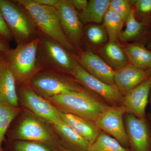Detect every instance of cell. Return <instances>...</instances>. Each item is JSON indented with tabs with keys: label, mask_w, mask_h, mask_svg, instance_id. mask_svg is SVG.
<instances>
[{
	"label": "cell",
	"mask_w": 151,
	"mask_h": 151,
	"mask_svg": "<svg viewBox=\"0 0 151 151\" xmlns=\"http://www.w3.org/2000/svg\"><path fill=\"white\" fill-rule=\"evenodd\" d=\"M46 99L60 112L94 122L110 106L97 94L84 88Z\"/></svg>",
	"instance_id": "obj_1"
},
{
	"label": "cell",
	"mask_w": 151,
	"mask_h": 151,
	"mask_svg": "<svg viewBox=\"0 0 151 151\" xmlns=\"http://www.w3.org/2000/svg\"><path fill=\"white\" fill-rule=\"evenodd\" d=\"M38 37L28 43L17 45L4 52L17 86L28 83L36 73L43 69L38 58Z\"/></svg>",
	"instance_id": "obj_2"
},
{
	"label": "cell",
	"mask_w": 151,
	"mask_h": 151,
	"mask_svg": "<svg viewBox=\"0 0 151 151\" xmlns=\"http://www.w3.org/2000/svg\"><path fill=\"white\" fill-rule=\"evenodd\" d=\"M17 1L29 12L38 32L56 41L68 51L77 56V51L63 31L55 8L38 4L33 0Z\"/></svg>",
	"instance_id": "obj_3"
},
{
	"label": "cell",
	"mask_w": 151,
	"mask_h": 151,
	"mask_svg": "<svg viewBox=\"0 0 151 151\" xmlns=\"http://www.w3.org/2000/svg\"><path fill=\"white\" fill-rule=\"evenodd\" d=\"M0 9L17 45L37 38L38 30L29 12L17 0H0Z\"/></svg>",
	"instance_id": "obj_4"
},
{
	"label": "cell",
	"mask_w": 151,
	"mask_h": 151,
	"mask_svg": "<svg viewBox=\"0 0 151 151\" xmlns=\"http://www.w3.org/2000/svg\"><path fill=\"white\" fill-rule=\"evenodd\" d=\"M11 141H35L55 147H60L59 139L52 125L45 120L25 110L14 129L11 132Z\"/></svg>",
	"instance_id": "obj_5"
},
{
	"label": "cell",
	"mask_w": 151,
	"mask_h": 151,
	"mask_svg": "<svg viewBox=\"0 0 151 151\" xmlns=\"http://www.w3.org/2000/svg\"><path fill=\"white\" fill-rule=\"evenodd\" d=\"M38 37L40 40L38 58L41 66L73 76L78 64L77 56L39 32Z\"/></svg>",
	"instance_id": "obj_6"
},
{
	"label": "cell",
	"mask_w": 151,
	"mask_h": 151,
	"mask_svg": "<svg viewBox=\"0 0 151 151\" xmlns=\"http://www.w3.org/2000/svg\"><path fill=\"white\" fill-rule=\"evenodd\" d=\"M55 70L43 68L31 78L28 84L40 96L49 98L81 90L84 87L74 78Z\"/></svg>",
	"instance_id": "obj_7"
},
{
	"label": "cell",
	"mask_w": 151,
	"mask_h": 151,
	"mask_svg": "<svg viewBox=\"0 0 151 151\" xmlns=\"http://www.w3.org/2000/svg\"><path fill=\"white\" fill-rule=\"evenodd\" d=\"M19 103L25 108L52 125H60L63 121L59 111L48 100L40 96L28 83L17 86Z\"/></svg>",
	"instance_id": "obj_8"
},
{
	"label": "cell",
	"mask_w": 151,
	"mask_h": 151,
	"mask_svg": "<svg viewBox=\"0 0 151 151\" xmlns=\"http://www.w3.org/2000/svg\"><path fill=\"white\" fill-rule=\"evenodd\" d=\"M78 84L101 97L110 106L121 105L124 95L116 85H109L93 77L78 64L73 75Z\"/></svg>",
	"instance_id": "obj_9"
},
{
	"label": "cell",
	"mask_w": 151,
	"mask_h": 151,
	"mask_svg": "<svg viewBox=\"0 0 151 151\" xmlns=\"http://www.w3.org/2000/svg\"><path fill=\"white\" fill-rule=\"evenodd\" d=\"M63 31L76 51H80L84 35V26L78 13L69 0H60L56 8Z\"/></svg>",
	"instance_id": "obj_10"
},
{
	"label": "cell",
	"mask_w": 151,
	"mask_h": 151,
	"mask_svg": "<svg viewBox=\"0 0 151 151\" xmlns=\"http://www.w3.org/2000/svg\"><path fill=\"white\" fill-rule=\"evenodd\" d=\"M125 113V108L122 105L110 106L94 122L101 131L113 136L124 147L129 149L123 119Z\"/></svg>",
	"instance_id": "obj_11"
},
{
	"label": "cell",
	"mask_w": 151,
	"mask_h": 151,
	"mask_svg": "<svg viewBox=\"0 0 151 151\" xmlns=\"http://www.w3.org/2000/svg\"><path fill=\"white\" fill-rule=\"evenodd\" d=\"M125 123L130 151H151V132L146 119L126 113Z\"/></svg>",
	"instance_id": "obj_12"
},
{
	"label": "cell",
	"mask_w": 151,
	"mask_h": 151,
	"mask_svg": "<svg viewBox=\"0 0 151 151\" xmlns=\"http://www.w3.org/2000/svg\"><path fill=\"white\" fill-rule=\"evenodd\" d=\"M77 61L86 72L93 77L109 85H115V70L100 57L90 50L79 52Z\"/></svg>",
	"instance_id": "obj_13"
},
{
	"label": "cell",
	"mask_w": 151,
	"mask_h": 151,
	"mask_svg": "<svg viewBox=\"0 0 151 151\" xmlns=\"http://www.w3.org/2000/svg\"><path fill=\"white\" fill-rule=\"evenodd\" d=\"M151 89L150 77L124 95L121 105L125 108L126 113L133 114L139 119H145L146 108Z\"/></svg>",
	"instance_id": "obj_14"
},
{
	"label": "cell",
	"mask_w": 151,
	"mask_h": 151,
	"mask_svg": "<svg viewBox=\"0 0 151 151\" xmlns=\"http://www.w3.org/2000/svg\"><path fill=\"white\" fill-rule=\"evenodd\" d=\"M151 76V70H144L129 64L115 70V85L124 96Z\"/></svg>",
	"instance_id": "obj_15"
},
{
	"label": "cell",
	"mask_w": 151,
	"mask_h": 151,
	"mask_svg": "<svg viewBox=\"0 0 151 151\" xmlns=\"http://www.w3.org/2000/svg\"><path fill=\"white\" fill-rule=\"evenodd\" d=\"M52 125L63 148L71 151H89V143L65 122Z\"/></svg>",
	"instance_id": "obj_16"
},
{
	"label": "cell",
	"mask_w": 151,
	"mask_h": 151,
	"mask_svg": "<svg viewBox=\"0 0 151 151\" xmlns=\"http://www.w3.org/2000/svg\"><path fill=\"white\" fill-rule=\"evenodd\" d=\"M59 113L63 121L85 139L90 145L94 142L101 131L93 121L72 114L60 111Z\"/></svg>",
	"instance_id": "obj_17"
},
{
	"label": "cell",
	"mask_w": 151,
	"mask_h": 151,
	"mask_svg": "<svg viewBox=\"0 0 151 151\" xmlns=\"http://www.w3.org/2000/svg\"><path fill=\"white\" fill-rule=\"evenodd\" d=\"M0 103L19 107L15 80L7 61L0 69Z\"/></svg>",
	"instance_id": "obj_18"
},
{
	"label": "cell",
	"mask_w": 151,
	"mask_h": 151,
	"mask_svg": "<svg viewBox=\"0 0 151 151\" xmlns=\"http://www.w3.org/2000/svg\"><path fill=\"white\" fill-rule=\"evenodd\" d=\"M100 55L114 70L121 69L129 64L124 47L118 42H109L101 49Z\"/></svg>",
	"instance_id": "obj_19"
},
{
	"label": "cell",
	"mask_w": 151,
	"mask_h": 151,
	"mask_svg": "<svg viewBox=\"0 0 151 151\" xmlns=\"http://www.w3.org/2000/svg\"><path fill=\"white\" fill-rule=\"evenodd\" d=\"M124 49L130 64L141 70H151V50L139 44H129Z\"/></svg>",
	"instance_id": "obj_20"
},
{
	"label": "cell",
	"mask_w": 151,
	"mask_h": 151,
	"mask_svg": "<svg viewBox=\"0 0 151 151\" xmlns=\"http://www.w3.org/2000/svg\"><path fill=\"white\" fill-rule=\"evenodd\" d=\"M110 0H90L84 10L78 13V16L83 24L89 22L100 24L103 21L109 8Z\"/></svg>",
	"instance_id": "obj_21"
},
{
	"label": "cell",
	"mask_w": 151,
	"mask_h": 151,
	"mask_svg": "<svg viewBox=\"0 0 151 151\" xmlns=\"http://www.w3.org/2000/svg\"><path fill=\"white\" fill-rule=\"evenodd\" d=\"M103 21L109 42H118L124 24L123 20L114 11L109 8L104 16Z\"/></svg>",
	"instance_id": "obj_22"
},
{
	"label": "cell",
	"mask_w": 151,
	"mask_h": 151,
	"mask_svg": "<svg viewBox=\"0 0 151 151\" xmlns=\"http://www.w3.org/2000/svg\"><path fill=\"white\" fill-rule=\"evenodd\" d=\"M22 111L20 107L0 103V151L2 150V145L10 125Z\"/></svg>",
	"instance_id": "obj_23"
},
{
	"label": "cell",
	"mask_w": 151,
	"mask_h": 151,
	"mask_svg": "<svg viewBox=\"0 0 151 151\" xmlns=\"http://www.w3.org/2000/svg\"><path fill=\"white\" fill-rule=\"evenodd\" d=\"M89 151H130L126 148L115 138L101 131L95 141L90 145Z\"/></svg>",
	"instance_id": "obj_24"
},
{
	"label": "cell",
	"mask_w": 151,
	"mask_h": 151,
	"mask_svg": "<svg viewBox=\"0 0 151 151\" xmlns=\"http://www.w3.org/2000/svg\"><path fill=\"white\" fill-rule=\"evenodd\" d=\"M126 24V29L122 32L120 36V40L123 42L131 40L139 36L144 32L146 26L136 18L134 9L133 8Z\"/></svg>",
	"instance_id": "obj_25"
},
{
	"label": "cell",
	"mask_w": 151,
	"mask_h": 151,
	"mask_svg": "<svg viewBox=\"0 0 151 151\" xmlns=\"http://www.w3.org/2000/svg\"><path fill=\"white\" fill-rule=\"evenodd\" d=\"M84 36L87 41L93 46L105 44L108 39L107 32L103 24L86 26L84 27Z\"/></svg>",
	"instance_id": "obj_26"
},
{
	"label": "cell",
	"mask_w": 151,
	"mask_h": 151,
	"mask_svg": "<svg viewBox=\"0 0 151 151\" xmlns=\"http://www.w3.org/2000/svg\"><path fill=\"white\" fill-rule=\"evenodd\" d=\"M57 149L41 142L23 140L12 141L8 147V151H57Z\"/></svg>",
	"instance_id": "obj_27"
},
{
	"label": "cell",
	"mask_w": 151,
	"mask_h": 151,
	"mask_svg": "<svg viewBox=\"0 0 151 151\" xmlns=\"http://www.w3.org/2000/svg\"><path fill=\"white\" fill-rule=\"evenodd\" d=\"M109 8L119 15L124 23H126L132 9L129 1L127 0H111Z\"/></svg>",
	"instance_id": "obj_28"
},
{
	"label": "cell",
	"mask_w": 151,
	"mask_h": 151,
	"mask_svg": "<svg viewBox=\"0 0 151 151\" xmlns=\"http://www.w3.org/2000/svg\"><path fill=\"white\" fill-rule=\"evenodd\" d=\"M135 14L143 18V20H148L151 17V0L134 1Z\"/></svg>",
	"instance_id": "obj_29"
},
{
	"label": "cell",
	"mask_w": 151,
	"mask_h": 151,
	"mask_svg": "<svg viewBox=\"0 0 151 151\" xmlns=\"http://www.w3.org/2000/svg\"><path fill=\"white\" fill-rule=\"evenodd\" d=\"M0 36L8 41L9 42L13 40L12 37L7 26L1 9H0Z\"/></svg>",
	"instance_id": "obj_30"
},
{
	"label": "cell",
	"mask_w": 151,
	"mask_h": 151,
	"mask_svg": "<svg viewBox=\"0 0 151 151\" xmlns=\"http://www.w3.org/2000/svg\"><path fill=\"white\" fill-rule=\"evenodd\" d=\"M73 7L78 12L84 10L88 5L86 0H69Z\"/></svg>",
	"instance_id": "obj_31"
},
{
	"label": "cell",
	"mask_w": 151,
	"mask_h": 151,
	"mask_svg": "<svg viewBox=\"0 0 151 151\" xmlns=\"http://www.w3.org/2000/svg\"><path fill=\"white\" fill-rule=\"evenodd\" d=\"M35 2L40 5L53 7L56 8L60 0H33Z\"/></svg>",
	"instance_id": "obj_32"
},
{
	"label": "cell",
	"mask_w": 151,
	"mask_h": 151,
	"mask_svg": "<svg viewBox=\"0 0 151 151\" xmlns=\"http://www.w3.org/2000/svg\"><path fill=\"white\" fill-rule=\"evenodd\" d=\"M9 42L8 41L0 36V51L4 52L10 49Z\"/></svg>",
	"instance_id": "obj_33"
},
{
	"label": "cell",
	"mask_w": 151,
	"mask_h": 151,
	"mask_svg": "<svg viewBox=\"0 0 151 151\" xmlns=\"http://www.w3.org/2000/svg\"><path fill=\"white\" fill-rule=\"evenodd\" d=\"M6 62L4 52L0 51V69Z\"/></svg>",
	"instance_id": "obj_34"
},
{
	"label": "cell",
	"mask_w": 151,
	"mask_h": 151,
	"mask_svg": "<svg viewBox=\"0 0 151 151\" xmlns=\"http://www.w3.org/2000/svg\"><path fill=\"white\" fill-rule=\"evenodd\" d=\"M57 151H71L68 150H65V149L61 147H59L58 148Z\"/></svg>",
	"instance_id": "obj_35"
},
{
	"label": "cell",
	"mask_w": 151,
	"mask_h": 151,
	"mask_svg": "<svg viewBox=\"0 0 151 151\" xmlns=\"http://www.w3.org/2000/svg\"><path fill=\"white\" fill-rule=\"evenodd\" d=\"M148 49L150 50H151V41L149 43L148 45Z\"/></svg>",
	"instance_id": "obj_36"
},
{
	"label": "cell",
	"mask_w": 151,
	"mask_h": 151,
	"mask_svg": "<svg viewBox=\"0 0 151 151\" xmlns=\"http://www.w3.org/2000/svg\"></svg>",
	"instance_id": "obj_37"
},
{
	"label": "cell",
	"mask_w": 151,
	"mask_h": 151,
	"mask_svg": "<svg viewBox=\"0 0 151 151\" xmlns=\"http://www.w3.org/2000/svg\"><path fill=\"white\" fill-rule=\"evenodd\" d=\"M151 70V76H150V77H151V70Z\"/></svg>",
	"instance_id": "obj_38"
}]
</instances>
